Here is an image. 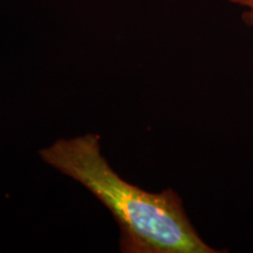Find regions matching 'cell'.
<instances>
[{"instance_id": "cell-1", "label": "cell", "mask_w": 253, "mask_h": 253, "mask_svg": "<svg viewBox=\"0 0 253 253\" xmlns=\"http://www.w3.org/2000/svg\"><path fill=\"white\" fill-rule=\"evenodd\" d=\"M43 162L84 185L113 213L126 253H217L198 235L171 189L145 191L122 179L101 154L100 137L58 140L40 150Z\"/></svg>"}, {"instance_id": "cell-2", "label": "cell", "mask_w": 253, "mask_h": 253, "mask_svg": "<svg viewBox=\"0 0 253 253\" xmlns=\"http://www.w3.org/2000/svg\"><path fill=\"white\" fill-rule=\"evenodd\" d=\"M231 5L243 8L242 20L243 23L253 27V0H225Z\"/></svg>"}]
</instances>
